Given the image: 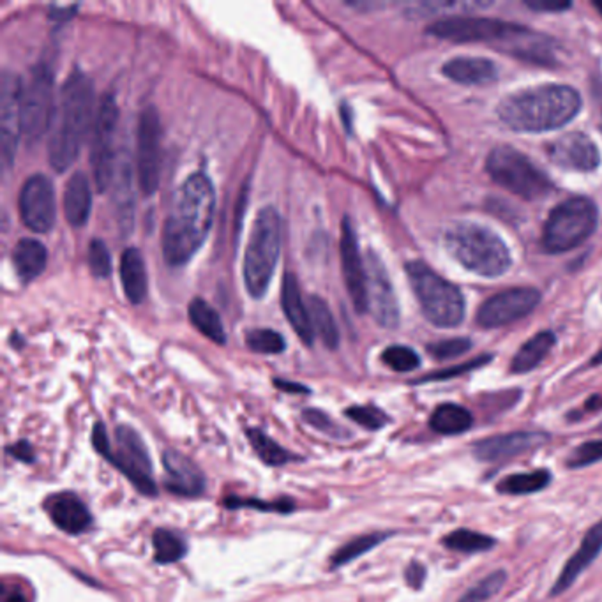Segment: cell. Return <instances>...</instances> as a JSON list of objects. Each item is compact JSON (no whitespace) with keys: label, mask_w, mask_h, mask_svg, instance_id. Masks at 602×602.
I'll return each instance as SVG.
<instances>
[{"label":"cell","mask_w":602,"mask_h":602,"mask_svg":"<svg viewBox=\"0 0 602 602\" xmlns=\"http://www.w3.org/2000/svg\"><path fill=\"white\" fill-rule=\"evenodd\" d=\"M555 343H556V336L549 331L536 334L514 356V359L511 362V371L516 374H525L529 371H534L551 352Z\"/></svg>","instance_id":"obj_30"},{"label":"cell","mask_w":602,"mask_h":602,"mask_svg":"<svg viewBox=\"0 0 602 602\" xmlns=\"http://www.w3.org/2000/svg\"><path fill=\"white\" fill-rule=\"evenodd\" d=\"M89 269L96 278H108L112 274V256L110 249L101 239H94L87 249Z\"/></svg>","instance_id":"obj_43"},{"label":"cell","mask_w":602,"mask_h":602,"mask_svg":"<svg viewBox=\"0 0 602 602\" xmlns=\"http://www.w3.org/2000/svg\"><path fill=\"white\" fill-rule=\"evenodd\" d=\"M443 244L465 269L482 278H498L512 263L503 239L479 223L460 221L452 225L443 236Z\"/></svg>","instance_id":"obj_5"},{"label":"cell","mask_w":602,"mask_h":602,"mask_svg":"<svg viewBox=\"0 0 602 602\" xmlns=\"http://www.w3.org/2000/svg\"><path fill=\"white\" fill-rule=\"evenodd\" d=\"M596 7H598V9H599V11L602 13V2L601 4H596Z\"/></svg>","instance_id":"obj_57"},{"label":"cell","mask_w":602,"mask_h":602,"mask_svg":"<svg viewBox=\"0 0 602 602\" xmlns=\"http://www.w3.org/2000/svg\"><path fill=\"white\" fill-rule=\"evenodd\" d=\"M94 108V85L82 71H73L64 82L50 131L48 159L56 172H65L78 158L89 131Z\"/></svg>","instance_id":"obj_4"},{"label":"cell","mask_w":602,"mask_h":602,"mask_svg":"<svg viewBox=\"0 0 602 602\" xmlns=\"http://www.w3.org/2000/svg\"><path fill=\"white\" fill-rule=\"evenodd\" d=\"M470 348H472V341L469 338H452V340H443V341L427 345L429 356H433L436 361L456 359L467 354Z\"/></svg>","instance_id":"obj_44"},{"label":"cell","mask_w":602,"mask_h":602,"mask_svg":"<svg viewBox=\"0 0 602 602\" xmlns=\"http://www.w3.org/2000/svg\"><path fill=\"white\" fill-rule=\"evenodd\" d=\"M541 302L536 288H509L484 302L477 313V322L484 329H496L529 316Z\"/></svg>","instance_id":"obj_16"},{"label":"cell","mask_w":602,"mask_h":602,"mask_svg":"<svg viewBox=\"0 0 602 602\" xmlns=\"http://www.w3.org/2000/svg\"><path fill=\"white\" fill-rule=\"evenodd\" d=\"M391 534H382V532H374V534H367V536H361V538H356L354 541L347 542L343 547H340L332 558H331V567L336 569V567H341V565H347L354 560H357L359 556H362L364 553L371 551L373 547H376L378 544L385 541Z\"/></svg>","instance_id":"obj_37"},{"label":"cell","mask_w":602,"mask_h":602,"mask_svg":"<svg viewBox=\"0 0 602 602\" xmlns=\"http://www.w3.org/2000/svg\"><path fill=\"white\" fill-rule=\"evenodd\" d=\"M302 419L307 422L309 426H313L314 429L329 434V436H334V438H341L343 436V429L332 421L325 412L322 410H316V408H305L302 412Z\"/></svg>","instance_id":"obj_48"},{"label":"cell","mask_w":602,"mask_h":602,"mask_svg":"<svg viewBox=\"0 0 602 602\" xmlns=\"http://www.w3.org/2000/svg\"><path fill=\"white\" fill-rule=\"evenodd\" d=\"M223 505L227 509H254L260 512H278V514H290L296 511V502L292 498H280L274 502L260 500V498H242L230 494L223 500Z\"/></svg>","instance_id":"obj_39"},{"label":"cell","mask_w":602,"mask_h":602,"mask_svg":"<svg viewBox=\"0 0 602 602\" xmlns=\"http://www.w3.org/2000/svg\"><path fill=\"white\" fill-rule=\"evenodd\" d=\"M507 572L505 571H494L487 578L481 580L477 585H474L458 602H486L494 598L505 585Z\"/></svg>","instance_id":"obj_42"},{"label":"cell","mask_w":602,"mask_h":602,"mask_svg":"<svg viewBox=\"0 0 602 602\" xmlns=\"http://www.w3.org/2000/svg\"><path fill=\"white\" fill-rule=\"evenodd\" d=\"M48 262L47 247L36 239H22L13 249V265L22 283H30L39 278Z\"/></svg>","instance_id":"obj_28"},{"label":"cell","mask_w":602,"mask_h":602,"mask_svg":"<svg viewBox=\"0 0 602 602\" xmlns=\"http://www.w3.org/2000/svg\"><path fill=\"white\" fill-rule=\"evenodd\" d=\"M18 211L29 230L47 234L54 228L57 218L56 191L47 176L36 174L25 181L18 198Z\"/></svg>","instance_id":"obj_14"},{"label":"cell","mask_w":602,"mask_h":602,"mask_svg":"<svg viewBox=\"0 0 602 602\" xmlns=\"http://www.w3.org/2000/svg\"><path fill=\"white\" fill-rule=\"evenodd\" d=\"M22 94L23 85L18 74L4 71L0 92V154L4 170H9L13 167L20 136H23Z\"/></svg>","instance_id":"obj_15"},{"label":"cell","mask_w":602,"mask_h":602,"mask_svg":"<svg viewBox=\"0 0 602 602\" xmlns=\"http://www.w3.org/2000/svg\"><path fill=\"white\" fill-rule=\"evenodd\" d=\"M274 385L280 389V391H285V392H292V394H307L309 389L305 385H301L297 382H288V380H280L276 378L274 380Z\"/></svg>","instance_id":"obj_54"},{"label":"cell","mask_w":602,"mask_h":602,"mask_svg":"<svg viewBox=\"0 0 602 602\" xmlns=\"http://www.w3.org/2000/svg\"><path fill=\"white\" fill-rule=\"evenodd\" d=\"M474 424L472 414L460 405L454 403H445L436 407V410L431 414L429 426L434 433L438 434H461L469 431Z\"/></svg>","instance_id":"obj_31"},{"label":"cell","mask_w":602,"mask_h":602,"mask_svg":"<svg viewBox=\"0 0 602 602\" xmlns=\"http://www.w3.org/2000/svg\"><path fill=\"white\" fill-rule=\"evenodd\" d=\"M216 209V193L211 179L191 174L176 193L163 227V254L170 267L185 265L207 239Z\"/></svg>","instance_id":"obj_2"},{"label":"cell","mask_w":602,"mask_h":602,"mask_svg":"<svg viewBox=\"0 0 602 602\" xmlns=\"http://www.w3.org/2000/svg\"><path fill=\"white\" fill-rule=\"evenodd\" d=\"M549 440L546 433L539 431H514L507 434H496L479 440L474 445V454L481 461H505L509 458L525 454L544 445Z\"/></svg>","instance_id":"obj_20"},{"label":"cell","mask_w":602,"mask_h":602,"mask_svg":"<svg viewBox=\"0 0 602 602\" xmlns=\"http://www.w3.org/2000/svg\"><path fill=\"white\" fill-rule=\"evenodd\" d=\"M281 253V216L276 207H263L253 225L244 254V285L253 299H262L274 278Z\"/></svg>","instance_id":"obj_6"},{"label":"cell","mask_w":602,"mask_h":602,"mask_svg":"<svg viewBox=\"0 0 602 602\" xmlns=\"http://www.w3.org/2000/svg\"><path fill=\"white\" fill-rule=\"evenodd\" d=\"M366 272H367L369 311L373 313L380 327L396 329L400 323V304L396 299V292L391 283L389 272L374 251L367 253Z\"/></svg>","instance_id":"obj_17"},{"label":"cell","mask_w":602,"mask_h":602,"mask_svg":"<svg viewBox=\"0 0 602 602\" xmlns=\"http://www.w3.org/2000/svg\"><path fill=\"white\" fill-rule=\"evenodd\" d=\"M405 580L414 590H421L424 581H426V567L421 562H412L407 571H405Z\"/></svg>","instance_id":"obj_51"},{"label":"cell","mask_w":602,"mask_h":602,"mask_svg":"<svg viewBox=\"0 0 602 602\" xmlns=\"http://www.w3.org/2000/svg\"><path fill=\"white\" fill-rule=\"evenodd\" d=\"M5 452L9 456H13L14 460L22 461V463H34L36 461V452H34L30 442H27V440H20V442L9 445L5 449Z\"/></svg>","instance_id":"obj_49"},{"label":"cell","mask_w":602,"mask_h":602,"mask_svg":"<svg viewBox=\"0 0 602 602\" xmlns=\"http://www.w3.org/2000/svg\"><path fill=\"white\" fill-rule=\"evenodd\" d=\"M598 205L585 196L558 203L546 219L542 245L547 253H565L587 241L598 228Z\"/></svg>","instance_id":"obj_8"},{"label":"cell","mask_w":602,"mask_h":602,"mask_svg":"<svg viewBox=\"0 0 602 602\" xmlns=\"http://www.w3.org/2000/svg\"><path fill=\"white\" fill-rule=\"evenodd\" d=\"M491 356H481L477 359H472V361L463 362L460 366H452V367H447V369H440L436 373H429L427 376H424L421 380H417L416 383H426V382H442V380H449V378H456V376H461L469 371H474V369H479L484 364L491 362Z\"/></svg>","instance_id":"obj_47"},{"label":"cell","mask_w":602,"mask_h":602,"mask_svg":"<svg viewBox=\"0 0 602 602\" xmlns=\"http://www.w3.org/2000/svg\"><path fill=\"white\" fill-rule=\"evenodd\" d=\"M601 129H602V121H601Z\"/></svg>","instance_id":"obj_59"},{"label":"cell","mask_w":602,"mask_h":602,"mask_svg":"<svg viewBox=\"0 0 602 602\" xmlns=\"http://www.w3.org/2000/svg\"><path fill=\"white\" fill-rule=\"evenodd\" d=\"M496 541L489 536H484L474 530L460 529L451 532L449 536L443 538V546L452 549V551H461V553H481L494 547Z\"/></svg>","instance_id":"obj_38"},{"label":"cell","mask_w":602,"mask_h":602,"mask_svg":"<svg viewBox=\"0 0 602 602\" xmlns=\"http://www.w3.org/2000/svg\"><path fill=\"white\" fill-rule=\"evenodd\" d=\"M307 307L314 332L320 336V340L329 350H336L340 347V331L329 304L322 297L313 296L307 302Z\"/></svg>","instance_id":"obj_33"},{"label":"cell","mask_w":602,"mask_h":602,"mask_svg":"<svg viewBox=\"0 0 602 602\" xmlns=\"http://www.w3.org/2000/svg\"><path fill=\"white\" fill-rule=\"evenodd\" d=\"M78 5H52L50 7V18L57 22H67L74 16V11Z\"/></svg>","instance_id":"obj_53"},{"label":"cell","mask_w":602,"mask_h":602,"mask_svg":"<svg viewBox=\"0 0 602 602\" xmlns=\"http://www.w3.org/2000/svg\"><path fill=\"white\" fill-rule=\"evenodd\" d=\"M442 73L461 85H487L498 78V67L494 62L474 57H458L445 62Z\"/></svg>","instance_id":"obj_27"},{"label":"cell","mask_w":602,"mask_h":602,"mask_svg":"<svg viewBox=\"0 0 602 602\" xmlns=\"http://www.w3.org/2000/svg\"><path fill=\"white\" fill-rule=\"evenodd\" d=\"M427 34L452 43H482L512 59L556 64V41L534 29L482 16H449L429 25Z\"/></svg>","instance_id":"obj_1"},{"label":"cell","mask_w":602,"mask_h":602,"mask_svg":"<svg viewBox=\"0 0 602 602\" xmlns=\"http://www.w3.org/2000/svg\"><path fill=\"white\" fill-rule=\"evenodd\" d=\"M602 461V440L585 442L572 451L567 460L569 469H583Z\"/></svg>","instance_id":"obj_46"},{"label":"cell","mask_w":602,"mask_h":602,"mask_svg":"<svg viewBox=\"0 0 602 602\" xmlns=\"http://www.w3.org/2000/svg\"><path fill=\"white\" fill-rule=\"evenodd\" d=\"M525 5H529L534 11H547V13H560L572 7L571 2L562 0H527Z\"/></svg>","instance_id":"obj_50"},{"label":"cell","mask_w":602,"mask_h":602,"mask_svg":"<svg viewBox=\"0 0 602 602\" xmlns=\"http://www.w3.org/2000/svg\"><path fill=\"white\" fill-rule=\"evenodd\" d=\"M549 482H551L549 470L512 474L498 482V491L503 494H532L546 489Z\"/></svg>","instance_id":"obj_34"},{"label":"cell","mask_w":602,"mask_h":602,"mask_svg":"<svg viewBox=\"0 0 602 602\" xmlns=\"http://www.w3.org/2000/svg\"><path fill=\"white\" fill-rule=\"evenodd\" d=\"M56 110L54 73L41 62L32 69L22 94V127L27 143L36 145L43 138L54 124Z\"/></svg>","instance_id":"obj_11"},{"label":"cell","mask_w":602,"mask_h":602,"mask_svg":"<svg viewBox=\"0 0 602 602\" xmlns=\"http://www.w3.org/2000/svg\"><path fill=\"white\" fill-rule=\"evenodd\" d=\"M341 265H343V278L348 290V296L352 299L354 307L357 313H366L369 309L367 301V272L362 260L361 249L357 234L354 228L352 219L347 216L343 218L341 225Z\"/></svg>","instance_id":"obj_18"},{"label":"cell","mask_w":602,"mask_h":602,"mask_svg":"<svg viewBox=\"0 0 602 602\" xmlns=\"http://www.w3.org/2000/svg\"><path fill=\"white\" fill-rule=\"evenodd\" d=\"M245 436H247L254 454L269 467H283V465H288V463L299 460L296 454L283 449L278 442H274L269 434H265L258 427H249L245 431Z\"/></svg>","instance_id":"obj_32"},{"label":"cell","mask_w":602,"mask_h":602,"mask_svg":"<svg viewBox=\"0 0 602 602\" xmlns=\"http://www.w3.org/2000/svg\"><path fill=\"white\" fill-rule=\"evenodd\" d=\"M585 407H587L589 410H599V408H602L601 396H594V398H590V400L587 401Z\"/></svg>","instance_id":"obj_55"},{"label":"cell","mask_w":602,"mask_h":602,"mask_svg":"<svg viewBox=\"0 0 602 602\" xmlns=\"http://www.w3.org/2000/svg\"><path fill=\"white\" fill-rule=\"evenodd\" d=\"M152 546H154V560L163 565L179 562L187 553V546L181 536L167 529H158L152 534Z\"/></svg>","instance_id":"obj_35"},{"label":"cell","mask_w":602,"mask_h":602,"mask_svg":"<svg viewBox=\"0 0 602 602\" xmlns=\"http://www.w3.org/2000/svg\"><path fill=\"white\" fill-rule=\"evenodd\" d=\"M281 307L292 325V329L297 332L302 343L305 347H313L314 343V329L309 316V307L302 299L299 281L292 272H287L283 278L281 287Z\"/></svg>","instance_id":"obj_24"},{"label":"cell","mask_w":602,"mask_h":602,"mask_svg":"<svg viewBox=\"0 0 602 602\" xmlns=\"http://www.w3.org/2000/svg\"><path fill=\"white\" fill-rule=\"evenodd\" d=\"M119 107L114 96L107 94L98 108L90 140V167L99 191H107L116 179V131Z\"/></svg>","instance_id":"obj_12"},{"label":"cell","mask_w":602,"mask_h":602,"mask_svg":"<svg viewBox=\"0 0 602 602\" xmlns=\"http://www.w3.org/2000/svg\"><path fill=\"white\" fill-rule=\"evenodd\" d=\"M345 416L354 422H357L362 427L369 429V431H378L382 427H385L389 424V417L385 412H382L380 408L367 405V407H350L347 408Z\"/></svg>","instance_id":"obj_45"},{"label":"cell","mask_w":602,"mask_h":602,"mask_svg":"<svg viewBox=\"0 0 602 602\" xmlns=\"http://www.w3.org/2000/svg\"><path fill=\"white\" fill-rule=\"evenodd\" d=\"M382 361L398 373H410L421 366V357L417 356V352L403 345H392L385 348L382 354Z\"/></svg>","instance_id":"obj_41"},{"label":"cell","mask_w":602,"mask_h":602,"mask_svg":"<svg viewBox=\"0 0 602 602\" xmlns=\"http://www.w3.org/2000/svg\"><path fill=\"white\" fill-rule=\"evenodd\" d=\"M161 140L163 129L159 114L154 107L142 110L136 131V170L138 184L145 196L158 191L161 179Z\"/></svg>","instance_id":"obj_13"},{"label":"cell","mask_w":602,"mask_h":602,"mask_svg":"<svg viewBox=\"0 0 602 602\" xmlns=\"http://www.w3.org/2000/svg\"><path fill=\"white\" fill-rule=\"evenodd\" d=\"M2 602H29V599L20 587L4 585L2 587Z\"/></svg>","instance_id":"obj_52"},{"label":"cell","mask_w":602,"mask_h":602,"mask_svg":"<svg viewBox=\"0 0 602 602\" xmlns=\"http://www.w3.org/2000/svg\"><path fill=\"white\" fill-rule=\"evenodd\" d=\"M601 551L602 520L585 534L578 551L567 560V563L563 565L558 580L555 581V585L551 589V596L555 598V596H560L565 590H569L576 583V580L585 572V569L594 563V560L599 556Z\"/></svg>","instance_id":"obj_23"},{"label":"cell","mask_w":602,"mask_h":602,"mask_svg":"<svg viewBox=\"0 0 602 602\" xmlns=\"http://www.w3.org/2000/svg\"><path fill=\"white\" fill-rule=\"evenodd\" d=\"M189 320L198 332H202L207 340L225 345L227 343V331L219 313L202 297L193 299L189 304Z\"/></svg>","instance_id":"obj_29"},{"label":"cell","mask_w":602,"mask_h":602,"mask_svg":"<svg viewBox=\"0 0 602 602\" xmlns=\"http://www.w3.org/2000/svg\"><path fill=\"white\" fill-rule=\"evenodd\" d=\"M103 458L122 472L138 493L149 498L158 496L150 454L142 436L131 426H117L114 443Z\"/></svg>","instance_id":"obj_10"},{"label":"cell","mask_w":602,"mask_h":602,"mask_svg":"<svg viewBox=\"0 0 602 602\" xmlns=\"http://www.w3.org/2000/svg\"><path fill=\"white\" fill-rule=\"evenodd\" d=\"M598 364H602V350L592 359V366H598Z\"/></svg>","instance_id":"obj_56"},{"label":"cell","mask_w":602,"mask_h":602,"mask_svg":"<svg viewBox=\"0 0 602 602\" xmlns=\"http://www.w3.org/2000/svg\"><path fill=\"white\" fill-rule=\"evenodd\" d=\"M64 216L73 228H82L87 225L92 209L90 184L83 172H76L65 184L64 189Z\"/></svg>","instance_id":"obj_25"},{"label":"cell","mask_w":602,"mask_h":602,"mask_svg":"<svg viewBox=\"0 0 602 602\" xmlns=\"http://www.w3.org/2000/svg\"><path fill=\"white\" fill-rule=\"evenodd\" d=\"M486 170L498 185L525 200H539L553 191V182L541 168L509 145L494 147L489 152Z\"/></svg>","instance_id":"obj_9"},{"label":"cell","mask_w":602,"mask_h":602,"mask_svg":"<svg viewBox=\"0 0 602 602\" xmlns=\"http://www.w3.org/2000/svg\"><path fill=\"white\" fill-rule=\"evenodd\" d=\"M116 209H117V218L122 228L133 227V191H131V167L125 163V159L121 163V170L116 174Z\"/></svg>","instance_id":"obj_36"},{"label":"cell","mask_w":602,"mask_h":602,"mask_svg":"<svg viewBox=\"0 0 602 602\" xmlns=\"http://www.w3.org/2000/svg\"><path fill=\"white\" fill-rule=\"evenodd\" d=\"M407 276L412 290L421 304L424 316L436 327L452 329L465 318V297L451 281L438 276L424 262L407 263Z\"/></svg>","instance_id":"obj_7"},{"label":"cell","mask_w":602,"mask_h":602,"mask_svg":"<svg viewBox=\"0 0 602 602\" xmlns=\"http://www.w3.org/2000/svg\"><path fill=\"white\" fill-rule=\"evenodd\" d=\"M581 108V96L569 85H538L509 94L498 103L496 114L518 133H546L563 127Z\"/></svg>","instance_id":"obj_3"},{"label":"cell","mask_w":602,"mask_h":602,"mask_svg":"<svg viewBox=\"0 0 602 602\" xmlns=\"http://www.w3.org/2000/svg\"><path fill=\"white\" fill-rule=\"evenodd\" d=\"M121 281L124 294L131 304H142L147 297L149 280L142 253L136 247H127L121 256Z\"/></svg>","instance_id":"obj_26"},{"label":"cell","mask_w":602,"mask_h":602,"mask_svg":"<svg viewBox=\"0 0 602 602\" xmlns=\"http://www.w3.org/2000/svg\"><path fill=\"white\" fill-rule=\"evenodd\" d=\"M549 159L574 172H594L601 165V152L594 140L583 133L572 131L560 136L547 149Z\"/></svg>","instance_id":"obj_19"},{"label":"cell","mask_w":602,"mask_h":602,"mask_svg":"<svg viewBox=\"0 0 602 602\" xmlns=\"http://www.w3.org/2000/svg\"><path fill=\"white\" fill-rule=\"evenodd\" d=\"M165 487L182 498H196L205 491V476L200 467L176 449L163 452Z\"/></svg>","instance_id":"obj_21"},{"label":"cell","mask_w":602,"mask_h":602,"mask_svg":"<svg viewBox=\"0 0 602 602\" xmlns=\"http://www.w3.org/2000/svg\"><path fill=\"white\" fill-rule=\"evenodd\" d=\"M599 429H601V431H602V424H601V426H599Z\"/></svg>","instance_id":"obj_58"},{"label":"cell","mask_w":602,"mask_h":602,"mask_svg":"<svg viewBox=\"0 0 602 602\" xmlns=\"http://www.w3.org/2000/svg\"><path fill=\"white\" fill-rule=\"evenodd\" d=\"M45 509L50 514L56 527L69 536H80L87 532L94 521L85 502L71 491H64L50 496L45 503Z\"/></svg>","instance_id":"obj_22"},{"label":"cell","mask_w":602,"mask_h":602,"mask_svg":"<svg viewBox=\"0 0 602 602\" xmlns=\"http://www.w3.org/2000/svg\"><path fill=\"white\" fill-rule=\"evenodd\" d=\"M245 343L253 352H258V354L278 356L287 350L285 338L272 329H254L247 332Z\"/></svg>","instance_id":"obj_40"}]
</instances>
